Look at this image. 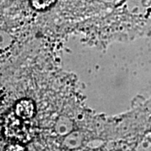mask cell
<instances>
[{
    "label": "cell",
    "mask_w": 151,
    "mask_h": 151,
    "mask_svg": "<svg viewBox=\"0 0 151 151\" xmlns=\"http://www.w3.org/2000/svg\"><path fill=\"white\" fill-rule=\"evenodd\" d=\"M29 120H24L15 113H10L5 119L4 134L8 139L15 143L24 144L32 139L33 131Z\"/></svg>",
    "instance_id": "1"
},
{
    "label": "cell",
    "mask_w": 151,
    "mask_h": 151,
    "mask_svg": "<svg viewBox=\"0 0 151 151\" xmlns=\"http://www.w3.org/2000/svg\"><path fill=\"white\" fill-rule=\"evenodd\" d=\"M14 113L24 120H30L35 115V105L30 99H21L15 104Z\"/></svg>",
    "instance_id": "2"
},
{
    "label": "cell",
    "mask_w": 151,
    "mask_h": 151,
    "mask_svg": "<svg viewBox=\"0 0 151 151\" xmlns=\"http://www.w3.org/2000/svg\"><path fill=\"white\" fill-rule=\"evenodd\" d=\"M56 0H30L32 7L39 11H43L49 9L54 4Z\"/></svg>",
    "instance_id": "3"
},
{
    "label": "cell",
    "mask_w": 151,
    "mask_h": 151,
    "mask_svg": "<svg viewBox=\"0 0 151 151\" xmlns=\"http://www.w3.org/2000/svg\"><path fill=\"white\" fill-rule=\"evenodd\" d=\"M71 123L69 119L61 118L58 121V124L56 126V130L59 134H69L71 130Z\"/></svg>",
    "instance_id": "4"
}]
</instances>
